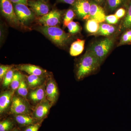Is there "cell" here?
<instances>
[{
    "mask_svg": "<svg viewBox=\"0 0 131 131\" xmlns=\"http://www.w3.org/2000/svg\"><path fill=\"white\" fill-rule=\"evenodd\" d=\"M131 43V29L126 30L121 37L119 46L129 45Z\"/></svg>",
    "mask_w": 131,
    "mask_h": 131,
    "instance_id": "obj_27",
    "label": "cell"
},
{
    "mask_svg": "<svg viewBox=\"0 0 131 131\" xmlns=\"http://www.w3.org/2000/svg\"><path fill=\"white\" fill-rule=\"evenodd\" d=\"M90 3L89 19L94 20L99 23L105 21L106 16L103 8L94 1Z\"/></svg>",
    "mask_w": 131,
    "mask_h": 131,
    "instance_id": "obj_11",
    "label": "cell"
},
{
    "mask_svg": "<svg viewBox=\"0 0 131 131\" xmlns=\"http://www.w3.org/2000/svg\"><path fill=\"white\" fill-rule=\"evenodd\" d=\"M11 131H22V130H21V129H19V128H18V127H15Z\"/></svg>",
    "mask_w": 131,
    "mask_h": 131,
    "instance_id": "obj_37",
    "label": "cell"
},
{
    "mask_svg": "<svg viewBox=\"0 0 131 131\" xmlns=\"http://www.w3.org/2000/svg\"><path fill=\"white\" fill-rule=\"evenodd\" d=\"M52 105L50 102L45 99L39 103L35 108L33 114V117L38 122H42L47 117Z\"/></svg>",
    "mask_w": 131,
    "mask_h": 131,
    "instance_id": "obj_10",
    "label": "cell"
},
{
    "mask_svg": "<svg viewBox=\"0 0 131 131\" xmlns=\"http://www.w3.org/2000/svg\"><path fill=\"white\" fill-rule=\"evenodd\" d=\"M24 78V75L19 71H16L15 72L13 80L10 84L12 91L14 92L15 90L18 89L20 82Z\"/></svg>",
    "mask_w": 131,
    "mask_h": 131,
    "instance_id": "obj_22",
    "label": "cell"
},
{
    "mask_svg": "<svg viewBox=\"0 0 131 131\" xmlns=\"http://www.w3.org/2000/svg\"><path fill=\"white\" fill-rule=\"evenodd\" d=\"M15 12L20 24L25 25L35 18V14L26 5L13 4Z\"/></svg>",
    "mask_w": 131,
    "mask_h": 131,
    "instance_id": "obj_5",
    "label": "cell"
},
{
    "mask_svg": "<svg viewBox=\"0 0 131 131\" xmlns=\"http://www.w3.org/2000/svg\"><path fill=\"white\" fill-rule=\"evenodd\" d=\"M44 79L43 76L30 75L27 78V82L28 86L34 89L42 86Z\"/></svg>",
    "mask_w": 131,
    "mask_h": 131,
    "instance_id": "obj_19",
    "label": "cell"
},
{
    "mask_svg": "<svg viewBox=\"0 0 131 131\" xmlns=\"http://www.w3.org/2000/svg\"><path fill=\"white\" fill-rule=\"evenodd\" d=\"M122 27L123 30L131 29V1L127 6L126 14L122 21Z\"/></svg>",
    "mask_w": 131,
    "mask_h": 131,
    "instance_id": "obj_20",
    "label": "cell"
},
{
    "mask_svg": "<svg viewBox=\"0 0 131 131\" xmlns=\"http://www.w3.org/2000/svg\"><path fill=\"white\" fill-rule=\"evenodd\" d=\"M46 97V90L43 85L31 91L29 94L30 100L35 103H40L45 99Z\"/></svg>",
    "mask_w": 131,
    "mask_h": 131,
    "instance_id": "obj_16",
    "label": "cell"
},
{
    "mask_svg": "<svg viewBox=\"0 0 131 131\" xmlns=\"http://www.w3.org/2000/svg\"><path fill=\"white\" fill-rule=\"evenodd\" d=\"M124 0H107V5L108 9L113 11L119 7L124 2Z\"/></svg>",
    "mask_w": 131,
    "mask_h": 131,
    "instance_id": "obj_29",
    "label": "cell"
},
{
    "mask_svg": "<svg viewBox=\"0 0 131 131\" xmlns=\"http://www.w3.org/2000/svg\"><path fill=\"white\" fill-rule=\"evenodd\" d=\"M13 4H22L28 6V0H10Z\"/></svg>",
    "mask_w": 131,
    "mask_h": 131,
    "instance_id": "obj_34",
    "label": "cell"
},
{
    "mask_svg": "<svg viewBox=\"0 0 131 131\" xmlns=\"http://www.w3.org/2000/svg\"><path fill=\"white\" fill-rule=\"evenodd\" d=\"M28 6L38 16H43L50 12V6L45 0H30L28 1Z\"/></svg>",
    "mask_w": 131,
    "mask_h": 131,
    "instance_id": "obj_9",
    "label": "cell"
},
{
    "mask_svg": "<svg viewBox=\"0 0 131 131\" xmlns=\"http://www.w3.org/2000/svg\"><path fill=\"white\" fill-rule=\"evenodd\" d=\"M68 30L71 34H75L81 31V27L79 24L77 22L71 21L68 26Z\"/></svg>",
    "mask_w": 131,
    "mask_h": 131,
    "instance_id": "obj_28",
    "label": "cell"
},
{
    "mask_svg": "<svg viewBox=\"0 0 131 131\" xmlns=\"http://www.w3.org/2000/svg\"><path fill=\"white\" fill-rule=\"evenodd\" d=\"M1 11L3 16L11 24L19 26L20 24L15 12L13 3L10 0H0Z\"/></svg>",
    "mask_w": 131,
    "mask_h": 131,
    "instance_id": "obj_4",
    "label": "cell"
},
{
    "mask_svg": "<svg viewBox=\"0 0 131 131\" xmlns=\"http://www.w3.org/2000/svg\"><path fill=\"white\" fill-rule=\"evenodd\" d=\"M114 42L113 38H105L94 42L88 50L96 57L102 64L112 48Z\"/></svg>",
    "mask_w": 131,
    "mask_h": 131,
    "instance_id": "obj_3",
    "label": "cell"
},
{
    "mask_svg": "<svg viewBox=\"0 0 131 131\" xmlns=\"http://www.w3.org/2000/svg\"><path fill=\"white\" fill-rule=\"evenodd\" d=\"M10 113L14 115L28 114L29 107L28 104L21 97L14 96L12 99Z\"/></svg>",
    "mask_w": 131,
    "mask_h": 131,
    "instance_id": "obj_7",
    "label": "cell"
},
{
    "mask_svg": "<svg viewBox=\"0 0 131 131\" xmlns=\"http://www.w3.org/2000/svg\"><path fill=\"white\" fill-rule=\"evenodd\" d=\"M46 93L47 100L53 104L56 103L58 99L59 91L56 83L52 78H50L47 81Z\"/></svg>",
    "mask_w": 131,
    "mask_h": 131,
    "instance_id": "obj_12",
    "label": "cell"
},
{
    "mask_svg": "<svg viewBox=\"0 0 131 131\" xmlns=\"http://www.w3.org/2000/svg\"><path fill=\"white\" fill-rule=\"evenodd\" d=\"M42 122H38L26 127L22 131H38L41 126Z\"/></svg>",
    "mask_w": 131,
    "mask_h": 131,
    "instance_id": "obj_31",
    "label": "cell"
},
{
    "mask_svg": "<svg viewBox=\"0 0 131 131\" xmlns=\"http://www.w3.org/2000/svg\"><path fill=\"white\" fill-rule=\"evenodd\" d=\"M14 120L19 127H25L38 122L33 117L28 114L14 115Z\"/></svg>",
    "mask_w": 131,
    "mask_h": 131,
    "instance_id": "obj_15",
    "label": "cell"
},
{
    "mask_svg": "<svg viewBox=\"0 0 131 131\" xmlns=\"http://www.w3.org/2000/svg\"><path fill=\"white\" fill-rule=\"evenodd\" d=\"M62 17L61 11L53 9L47 14L39 19L38 22L42 25L46 26H57L60 24Z\"/></svg>",
    "mask_w": 131,
    "mask_h": 131,
    "instance_id": "obj_6",
    "label": "cell"
},
{
    "mask_svg": "<svg viewBox=\"0 0 131 131\" xmlns=\"http://www.w3.org/2000/svg\"><path fill=\"white\" fill-rule=\"evenodd\" d=\"M126 10L123 8H121L117 10L115 15L118 19H120L125 16L126 14Z\"/></svg>",
    "mask_w": 131,
    "mask_h": 131,
    "instance_id": "obj_33",
    "label": "cell"
},
{
    "mask_svg": "<svg viewBox=\"0 0 131 131\" xmlns=\"http://www.w3.org/2000/svg\"><path fill=\"white\" fill-rule=\"evenodd\" d=\"M17 69L25 71L30 75L43 76L47 72L39 66L32 64H21L16 66Z\"/></svg>",
    "mask_w": 131,
    "mask_h": 131,
    "instance_id": "obj_13",
    "label": "cell"
},
{
    "mask_svg": "<svg viewBox=\"0 0 131 131\" xmlns=\"http://www.w3.org/2000/svg\"><path fill=\"white\" fill-rule=\"evenodd\" d=\"M101 65L96 57L88 50L81 57L76 66L75 75L78 81L83 80L96 72Z\"/></svg>",
    "mask_w": 131,
    "mask_h": 131,
    "instance_id": "obj_1",
    "label": "cell"
},
{
    "mask_svg": "<svg viewBox=\"0 0 131 131\" xmlns=\"http://www.w3.org/2000/svg\"><path fill=\"white\" fill-rule=\"evenodd\" d=\"M76 1V0H57V1L59 3H67L73 6L75 2Z\"/></svg>",
    "mask_w": 131,
    "mask_h": 131,
    "instance_id": "obj_35",
    "label": "cell"
},
{
    "mask_svg": "<svg viewBox=\"0 0 131 131\" xmlns=\"http://www.w3.org/2000/svg\"></svg>",
    "mask_w": 131,
    "mask_h": 131,
    "instance_id": "obj_38",
    "label": "cell"
},
{
    "mask_svg": "<svg viewBox=\"0 0 131 131\" xmlns=\"http://www.w3.org/2000/svg\"><path fill=\"white\" fill-rule=\"evenodd\" d=\"M85 40L78 39L71 46L70 53L72 56H77L81 54L84 48Z\"/></svg>",
    "mask_w": 131,
    "mask_h": 131,
    "instance_id": "obj_17",
    "label": "cell"
},
{
    "mask_svg": "<svg viewBox=\"0 0 131 131\" xmlns=\"http://www.w3.org/2000/svg\"><path fill=\"white\" fill-rule=\"evenodd\" d=\"M97 3L99 4H102L104 2V0H94Z\"/></svg>",
    "mask_w": 131,
    "mask_h": 131,
    "instance_id": "obj_36",
    "label": "cell"
},
{
    "mask_svg": "<svg viewBox=\"0 0 131 131\" xmlns=\"http://www.w3.org/2000/svg\"><path fill=\"white\" fill-rule=\"evenodd\" d=\"M15 71H16V69L13 67L8 71L3 80V81L2 85L3 87L7 88L11 84L13 77Z\"/></svg>",
    "mask_w": 131,
    "mask_h": 131,
    "instance_id": "obj_25",
    "label": "cell"
},
{
    "mask_svg": "<svg viewBox=\"0 0 131 131\" xmlns=\"http://www.w3.org/2000/svg\"><path fill=\"white\" fill-rule=\"evenodd\" d=\"M119 19H118L115 15H110L106 16L105 21L110 25H115L117 24Z\"/></svg>",
    "mask_w": 131,
    "mask_h": 131,
    "instance_id": "obj_32",
    "label": "cell"
},
{
    "mask_svg": "<svg viewBox=\"0 0 131 131\" xmlns=\"http://www.w3.org/2000/svg\"><path fill=\"white\" fill-rule=\"evenodd\" d=\"M73 9L78 18L82 19H89L90 3L88 0H76L73 5Z\"/></svg>",
    "mask_w": 131,
    "mask_h": 131,
    "instance_id": "obj_8",
    "label": "cell"
},
{
    "mask_svg": "<svg viewBox=\"0 0 131 131\" xmlns=\"http://www.w3.org/2000/svg\"><path fill=\"white\" fill-rule=\"evenodd\" d=\"M75 15V14L73 9H70L67 10L63 19L64 26L67 27L68 24L73 21V19L74 18Z\"/></svg>",
    "mask_w": 131,
    "mask_h": 131,
    "instance_id": "obj_26",
    "label": "cell"
},
{
    "mask_svg": "<svg viewBox=\"0 0 131 131\" xmlns=\"http://www.w3.org/2000/svg\"><path fill=\"white\" fill-rule=\"evenodd\" d=\"M27 84V82L25 80L24 78L21 80L19 86L17 90L18 94L24 98H26L28 94Z\"/></svg>",
    "mask_w": 131,
    "mask_h": 131,
    "instance_id": "obj_24",
    "label": "cell"
},
{
    "mask_svg": "<svg viewBox=\"0 0 131 131\" xmlns=\"http://www.w3.org/2000/svg\"><path fill=\"white\" fill-rule=\"evenodd\" d=\"M12 90L5 91L1 93L0 96V113L2 115L9 107L12 102V99L13 95Z\"/></svg>",
    "mask_w": 131,
    "mask_h": 131,
    "instance_id": "obj_14",
    "label": "cell"
},
{
    "mask_svg": "<svg viewBox=\"0 0 131 131\" xmlns=\"http://www.w3.org/2000/svg\"><path fill=\"white\" fill-rule=\"evenodd\" d=\"M37 29L47 37L51 41L59 47H63L70 40L71 35L57 26H42Z\"/></svg>",
    "mask_w": 131,
    "mask_h": 131,
    "instance_id": "obj_2",
    "label": "cell"
},
{
    "mask_svg": "<svg viewBox=\"0 0 131 131\" xmlns=\"http://www.w3.org/2000/svg\"><path fill=\"white\" fill-rule=\"evenodd\" d=\"M13 68V66L12 65H1L0 66V80H1V81L3 80L5 75L7 73L8 71Z\"/></svg>",
    "mask_w": 131,
    "mask_h": 131,
    "instance_id": "obj_30",
    "label": "cell"
},
{
    "mask_svg": "<svg viewBox=\"0 0 131 131\" xmlns=\"http://www.w3.org/2000/svg\"><path fill=\"white\" fill-rule=\"evenodd\" d=\"M116 28L112 25L108 24H101L99 30L95 35L103 36H110L115 32Z\"/></svg>",
    "mask_w": 131,
    "mask_h": 131,
    "instance_id": "obj_18",
    "label": "cell"
},
{
    "mask_svg": "<svg viewBox=\"0 0 131 131\" xmlns=\"http://www.w3.org/2000/svg\"><path fill=\"white\" fill-rule=\"evenodd\" d=\"M100 23L92 19L88 20L86 24V29L88 32L95 35L97 33L100 27Z\"/></svg>",
    "mask_w": 131,
    "mask_h": 131,
    "instance_id": "obj_21",
    "label": "cell"
},
{
    "mask_svg": "<svg viewBox=\"0 0 131 131\" xmlns=\"http://www.w3.org/2000/svg\"><path fill=\"white\" fill-rule=\"evenodd\" d=\"M15 121L11 118H7L0 122V131H11L15 127Z\"/></svg>",
    "mask_w": 131,
    "mask_h": 131,
    "instance_id": "obj_23",
    "label": "cell"
}]
</instances>
